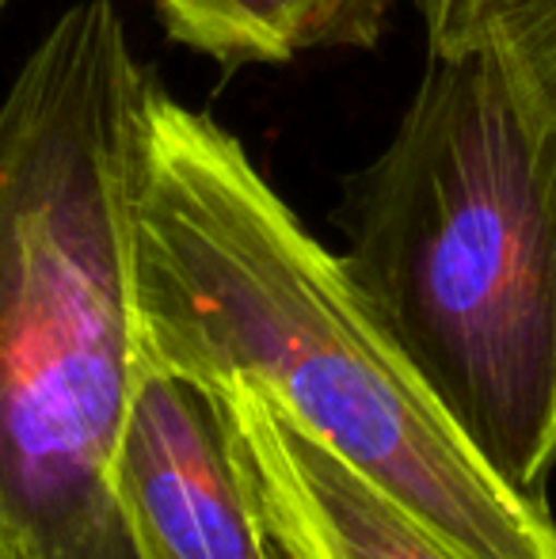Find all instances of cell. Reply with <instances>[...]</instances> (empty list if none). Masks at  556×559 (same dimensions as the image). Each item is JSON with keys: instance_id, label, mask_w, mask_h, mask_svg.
I'll return each instance as SVG.
<instances>
[{"instance_id": "5b68a950", "label": "cell", "mask_w": 556, "mask_h": 559, "mask_svg": "<svg viewBox=\"0 0 556 559\" xmlns=\"http://www.w3.org/2000/svg\"><path fill=\"white\" fill-rule=\"evenodd\" d=\"M206 392L222 407L275 559H461L268 392L245 381Z\"/></svg>"}, {"instance_id": "52a82bcc", "label": "cell", "mask_w": 556, "mask_h": 559, "mask_svg": "<svg viewBox=\"0 0 556 559\" xmlns=\"http://www.w3.org/2000/svg\"><path fill=\"white\" fill-rule=\"evenodd\" d=\"M465 46L496 50L556 111V0H473L453 50Z\"/></svg>"}, {"instance_id": "8992f818", "label": "cell", "mask_w": 556, "mask_h": 559, "mask_svg": "<svg viewBox=\"0 0 556 559\" xmlns=\"http://www.w3.org/2000/svg\"><path fill=\"white\" fill-rule=\"evenodd\" d=\"M176 46L222 66H289L317 50H374L393 0H149Z\"/></svg>"}, {"instance_id": "7a4b0ae2", "label": "cell", "mask_w": 556, "mask_h": 559, "mask_svg": "<svg viewBox=\"0 0 556 559\" xmlns=\"http://www.w3.org/2000/svg\"><path fill=\"white\" fill-rule=\"evenodd\" d=\"M145 84L111 0H81L0 99V559H138L111 468Z\"/></svg>"}, {"instance_id": "9c48e42d", "label": "cell", "mask_w": 556, "mask_h": 559, "mask_svg": "<svg viewBox=\"0 0 556 559\" xmlns=\"http://www.w3.org/2000/svg\"><path fill=\"white\" fill-rule=\"evenodd\" d=\"M8 4H12V0H0V15H4V12H8Z\"/></svg>"}, {"instance_id": "ba28073f", "label": "cell", "mask_w": 556, "mask_h": 559, "mask_svg": "<svg viewBox=\"0 0 556 559\" xmlns=\"http://www.w3.org/2000/svg\"><path fill=\"white\" fill-rule=\"evenodd\" d=\"M473 0H412V8L423 20V35H427V53H446L458 46L461 27Z\"/></svg>"}, {"instance_id": "6da1fadb", "label": "cell", "mask_w": 556, "mask_h": 559, "mask_svg": "<svg viewBox=\"0 0 556 559\" xmlns=\"http://www.w3.org/2000/svg\"><path fill=\"white\" fill-rule=\"evenodd\" d=\"M130 317L138 369L268 392L461 559H556L549 502L473 453L237 133L153 76L130 187Z\"/></svg>"}, {"instance_id": "3957f363", "label": "cell", "mask_w": 556, "mask_h": 559, "mask_svg": "<svg viewBox=\"0 0 556 559\" xmlns=\"http://www.w3.org/2000/svg\"><path fill=\"white\" fill-rule=\"evenodd\" d=\"M343 271L473 453L556 476V111L488 46L427 53L389 145L343 183Z\"/></svg>"}, {"instance_id": "277c9868", "label": "cell", "mask_w": 556, "mask_h": 559, "mask_svg": "<svg viewBox=\"0 0 556 559\" xmlns=\"http://www.w3.org/2000/svg\"><path fill=\"white\" fill-rule=\"evenodd\" d=\"M111 476L138 559H275L222 407L199 384L138 369Z\"/></svg>"}]
</instances>
